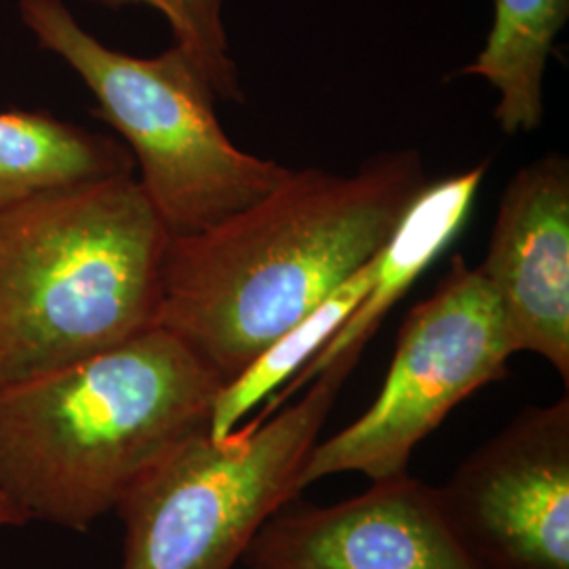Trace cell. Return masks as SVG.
<instances>
[{
    "label": "cell",
    "mask_w": 569,
    "mask_h": 569,
    "mask_svg": "<svg viewBox=\"0 0 569 569\" xmlns=\"http://www.w3.org/2000/svg\"><path fill=\"white\" fill-rule=\"evenodd\" d=\"M427 183L413 150L350 176L291 169L224 222L169 239L157 327L224 387L376 258Z\"/></svg>",
    "instance_id": "1"
},
{
    "label": "cell",
    "mask_w": 569,
    "mask_h": 569,
    "mask_svg": "<svg viewBox=\"0 0 569 569\" xmlns=\"http://www.w3.org/2000/svg\"><path fill=\"white\" fill-rule=\"evenodd\" d=\"M218 376L163 327L0 390V491L26 521L84 531L209 435Z\"/></svg>",
    "instance_id": "2"
},
{
    "label": "cell",
    "mask_w": 569,
    "mask_h": 569,
    "mask_svg": "<svg viewBox=\"0 0 569 569\" xmlns=\"http://www.w3.org/2000/svg\"><path fill=\"white\" fill-rule=\"evenodd\" d=\"M171 234L133 173L0 211V390L157 327Z\"/></svg>",
    "instance_id": "3"
},
{
    "label": "cell",
    "mask_w": 569,
    "mask_h": 569,
    "mask_svg": "<svg viewBox=\"0 0 569 569\" xmlns=\"http://www.w3.org/2000/svg\"><path fill=\"white\" fill-rule=\"evenodd\" d=\"M42 49L93 91V114L121 133L138 182L171 237L203 232L260 201L289 167L253 157L226 136L216 91L180 44L157 58L114 51L82 30L61 0H20Z\"/></svg>",
    "instance_id": "4"
},
{
    "label": "cell",
    "mask_w": 569,
    "mask_h": 569,
    "mask_svg": "<svg viewBox=\"0 0 569 569\" xmlns=\"http://www.w3.org/2000/svg\"><path fill=\"white\" fill-rule=\"evenodd\" d=\"M366 348H348L302 401L232 430L188 439L131 489L122 569H234L266 521L300 496L298 477Z\"/></svg>",
    "instance_id": "5"
},
{
    "label": "cell",
    "mask_w": 569,
    "mask_h": 569,
    "mask_svg": "<svg viewBox=\"0 0 569 569\" xmlns=\"http://www.w3.org/2000/svg\"><path fill=\"white\" fill-rule=\"evenodd\" d=\"M512 355L486 277L456 256L430 298L407 315L380 395L355 422L312 446L298 488L342 472L371 481L409 472L416 448L456 407L509 376Z\"/></svg>",
    "instance_id": "6"
},
{
    "label": "cell",
    "mask_w": 569,
    "mask_h": 569,
    "mask_svg": "<svg viewBox=\"0 0 569 569\" xmlns=\"http://www.w3.org/2000/svg\"><path fill=\"white\" fill-rule=\"evenodd\" d=\"M437 491L483 568L569 569L568 395L526 407Z\"/></svg>",
    "instance_id": "7"
},
{
    "label": "cell",
    "mask_w": 569,
    "mask_h": 569,
    "mask_svg": "<svg viewBox=\"0 0 569 569\" xmlns=\"http://www.w3.org/2000/svg\"><path fill=\"white\" fill-rule=\"evenodd\" d=\"M329 507L298 498L277 510L244 552L260 569H486L465 547L439 491L409 472L371 481Z\"/></svg>",
    "instance_id": "8"
},
{
    "label": "cell",
    "mask_w": 569,
    "mask_h": 569,
    "mask_svg": "<svg viewBox=\"0 0 569 569\" xmlns=\"http://www.w3.org/2000/svg\"><path fill=\"white\" fill-rule=\"evenodd\" d=\"M512 352L547 359L569 382V163L547 154L515 173L502 192L479 266Z\"/></svg>",
    "instance_id": "9"
},
{
    "label": "cell",
    "mask_w": 569,
    "mask_h": 569,
    "mask_svg": "<svg viewBox=\"0 0 569 569\" xmlns=\"http://www.w3.org/2000/svg\"><path fill=\"white\" fill-rule=\"evenodd\" d=\"M488 167V161H483L465 173H456L422 188V192L407 207L385 247L376 253L371 284L361 305L352 310L345 326L291 380V385L281 388L266 401L264 409L256 420H264L274 413L277 407L317 378L348 348H366L385 321L388 310L406 296L407 289L460 234L477 201L479 188L486 180Z\"/></svg>",
    "instance_id": "10"
},
{
    "label": "cell",
    "mask_w": 569,
    "mask_h": 569,
    "mask_svg": "<svg viewBox=\"0 0 569 569\" xmlns=\"http://www.w3.org/2000/svg\"><path fill=\"white\" fill-rule=\"evenodd\" d=\"M136 161L122 143L49 112H0V211L39 192L129 176Z\"/></svg>",
    "instance_id": "11"
},
{
    "label": "cell",
    "mask_w": 569,
    "mask_h": 569,
    "mask_svg": "<svg viewBox=\"0 0 569 569\" xmlns=\"http://www.w3.org/2000/svg\"><path fill=\"white\" fill-rule=\"evenodd\" d=\"M568 18L569 0H496L486 47L462 74L498 89L493 117L505 133H528L542 124L547 63Z\"/></svg>",
    "instance_id": "12"
},
{
    "label": "cell",
    "mask_w": 569,
    "mask_h": 569,
    "mask_svg": "<svg viewBox=\"0 0 569 569\" xmlns=\"http://www.w3.org/2000/svg\"><path fill=\"white\" fill-rule=\"evenodd\" d=\"M371 274L373 260L340 284L298 326L277 338L243 373L220 388L209 420L211 439H224L237 430L251 409L277 395L319 355V350L336 336L352 310L366 298Z\"/></svg>",
    "instance_id": "13"
},
{
    "label": "cell",
    "mask_w": 569,
    "mask_h": 569,
    "mask_svg": "<svg viewBox=\"0 0 569 569\" xmlns=\"http://www.w3.org/2000/svg\"><path fill=\"white\" fill-rule=\"evenodd\" d=\"M119 9L146 4L169 21L176 44L190 53L211 82L218 100L243 102V87L237 63L230 56L224 26L226 0H98Z\"/></svg>",
    "instance_id": "14"
},
{
    "label": "cell",
    "mask_w": 569,
    "mask_h": 569,
    "mask_svg": "<svg viewBox=\"0 0 569 569\" xmlns=\"http://www.w3.org/2000/svg\"><path fill=\"white\" fill-rule=\"evenodd\" d=\"M23 523H26L23 515L0 491V528H16V526H23Z\"/></svg>",
    "instance_id": "15"
},
{
    "label": "cell",
    "mask_w": 569,
    "mask_h": 569,
    "mask_svg": "<svg viewBox=\"0 0 569 569\" xmlns=\"http://www.w3.org/2000/svg\"><path fill=\"white\" fill-rule=\"evenodd\" d=\"M249 569H260V568H249Z\"/></svg>",
    "instance_id": "16"
}]
</instances>
